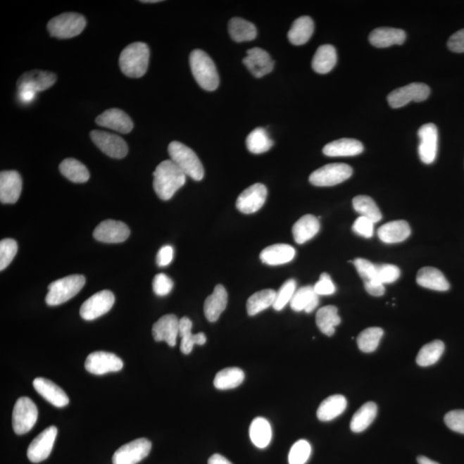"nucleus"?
<instances>
[{
    "label": "nucleus",
    "mask_w": 464,
    "mask_h": 464,
    "mask_svg": "<svg viewBox=\"0 0 464 464\" xmlns=\"http://www.w3.org/2000/svg\"><path fill=\"white\" fill-rule=\"evenodd\" d=\"M186 177L173 160L160 163L153 173L156 194L163 201L170 200L185 184Z\"/></svg>",
    "instance_id": "nucleus-1"
},
{
    "label": "nucleus",
    "mask_w": 464,
    "mask_h": 464,
    "mask_svg": "<svg viewBox=\"0 0 464 464\" xmlns=\"http://www.w3.org/2000/svg\"><path fill=\"white\" fill-rule=\"evenodd\" d=\"M150 50L144 42H134L123 49L119 58L120 68L125 75L139 79L145 75L149 65Z\"/></svg>",
    "instance_id": "nucleus-2"
},
{
    "label": "nucleus",
    "mask_w": 464,
    "mask_h": 464,
    "mask_svg": "<svg viewBox=\"0 0 464 464\" xmlns=\"http://www.w3.org/2000/svg\"><path fill=\"white\" fill-rule=\"evenodd\" d=\"M189 63L194 80L202 89L213 92L220 84V77L213 61L203 50L196 49L190 54Z\"/></svg>",
    "instance_id": "nucleus-3"
},
{
    "label": "nucleus",
    "mask_w": 464,
    "mask_h": 464,
    "mask_svg": "<svg viewBox=\"0 0 464 464\" xmlns=\"http://www.w3.org/2000/svg\"><path fill=\"white\" fill-rule=\"evenodd\" d=\"M170 160L179 167L187 177L194 181H201L204 177V168L200 158L191 148L179 142H171L168 148Z\"/></svg>",
    "instance_id": "nucleus-4"
},
{
    "label": "nucleus",
    "mask_w": 464,
    "mask_h": 464,
    "mask_svg": "<svg viewBox=\"0 0 464 464\" xmlns=\"http://www.w3.org/2000/svg\"><path fill=\"white\" fill-rule=\"evenodd\" d=\"M85 277L74 275L56 280L49 286V292L46 296V305L56 306L62 305L68 300L75 297L84 287Z\"/></svg>",
    "instance_id": "nucleus-5"
},
{
    "label": "nucleus",
    "mask_w": 464,
    "mask_h": 464,
    "mask_svg": "<svg viewBox=\"0 0 464 464\" xmlns=\"http://www.w3.org/2000/svg\"><path fill=\"white\" fill-rule=\"evenodd\" d=\"M87 26L84 15L66 13L57 15L48 23L50 36L58 39H69L79 36Z\"/></svg>",
    "instance_id": "nucleus-6"
},
{
    "label": "nucleus",
    "mask_w": 464,
    "mask_h": 464,
    "mask_svg": "<svg viewBox=\"0 0 464 464\" xmlns=\"http://www.w3.org/2000/svg\"><path fill=\"white\" fill-rule=\"evenodd\" d=\"M38 409L29 397H20L15 401L13 412V427L15 434L23 435L29 432L36 425Z\"/></svg>",
    "instance_id": "nucleus-7"
},
{
    "label": "nucleus",
    "mask_w": 464,
    "mask_h": 464,
    "mask_svg": "<svg viewBox=\"0 0 464 464\" xmlns=\"http://www.w3.org/2000/svg\"><path fill=\"white\" fill-rule=\"evenodd\" d=\"M353 175L352 167L346 163H330L319 168L310 175L309 181L317 187H331L348 180Z\"/></svg>",
    "instance_id": "nucleus-8"
},
{
    "label": "nucleus",
    "mask_w": 464,
    "mask_h": 464,
    "mask_svg": "<svg viewBox=\"0 0 464 464\" xmlns=\"http://www.w3.org/2000/svg\"><path fill=\"white\" fill-rule=\"evenodd\" d=\"M431 89L423 83H412L389 93L387 99L389 106L399 108L411 102H423L428 99Z\"/></svg>",
    "instance_id": "nucleus-9"
},
{
    "label": "nucleus",
    "mask_w": 464,
    "mask_h": 464,
    "mask_svg": "<svg viewBox=\"0 0 464 464\" xmlns=\"http://www.w3.org/2000/svg\"><path fill=\"white\" fill-rule=\"evenodd\" d=\"M151 442L147 439H138L124 444L112 458L113 464H137L150 454Z\"/></svg>",
    "instance_id": "nucleus-10"
},
{
    "label": "nucleus",
    "mask_w": 464,
    "mask_h": 464,
    "mask_svg": "<svg viewBox=\"0 0 464 464\" xmlns=\"http://www.w3.org/2000/svg\"><path fill=\"white\" fill-rule=\"evenodd\" d=\"M115 300V295L111 291L104 290L97 292L82 305L81 318L87 321H93L102 317L112 309Z\"/></svg>",
    "instance_id": "nucleus-11"
},
{
    "label": "nucleus",
    "mask_w": 464,
    "mask_h": 464,
    "mask_svg": "<svg viewBox=\"0 0 464 464\" xmlns=\"http://www.w3.org/2000/svg\"><path fill=\"white\" fill-rule=\"evenodd\" d=\"M91 138L95 145L108 157L120 159L127 155V144L118 135L94 130L91 132Z\"/></svg>",
    "instance_id": "nucleus-12"
},
{
    "label": "nucleus",
    "mask_w": 464,
    "mask_h": 464,
    "mask_svg": "<svg viewBox=\"0 0 464 464\" xmlns=\"http://www.w3.org/2000/svg\"><path fill=\"white\" fill-rule=\"evenodd\" d=\"M84 368L94 375H104L108 372H116L123 368V361L114 353L94 352L87 357Z\"/></svg>",
    "instance_id": "nucleus-13"
},
{
    "label": "nucleus",
    "mask_w": 464,
    "mask_h": 464,
    "mask_svg": "<svg viewBox=\"0 0 464 464\" xmlns=\"http://www.w3.org/2000/svg\"><path fill=\"white\" fill-rule=\"evenodd\" d=\"M58 434L56 427L51 426L42 431L36 439L30 443L27 451V457L34 463L44 461L49 457L53 450L54 441Z\"/></svg>",
    "instance_id": "nucleus-14"
},
{
    "label": "nucleus",
    "mask_w": 464,
    "mask_h": 464,
    "mask_svg": "<svg viewBox=\"0 0 464 464\" xmlns=\"http://www.w3.org/2000/svg\"><path fill=\"white\" fill-rule=\"evenodd\" d=\"M420 138L419 155L421 161L431 165L438 153L439 132L434 123L423 125L418 131Z\"/></svg>",
    "instance_id": "nucleus-15"
},
{
    "label": "nucleus",
    "mask_w": 464,
    "mask_h": 464,
    "mask_svg": "<svg viewBox=\"0 0 464 464\" xmlns=\"http://www.w3.org/2000/svg\"><path fill=\"white\" fill-rule=\"evenodd\" d=\"M57 80L56 74L51 72L33 70L22 74L17 82L18 91H26L35 93L44 92L51 88Z\"/></svg>",
    "instance_id": "nucleus-16"
},
{
    "label": "nucleus",
    "mask_w": 464,
    "mask_h": 464,
    "mask_svg": "<svg viewBox=\"0 0 464 464\" xmlns=\"http://www.w3.org/2000/svg\"><path fill=\"white\" fill-rule=\"evenodd\" d=\"M267 196L266 186L261 183H256L245 189L237 198V208L245 214L254 213L263 208L267 200Z\"/></svg>",
    "instance_id": "nucleus-17"
},
{
    "label": "nucleus",
    "mask_w": 464,
    "mask_h": 464,
    "mask_svg": "<svg viewBox=\"0 0 464 464\" xmlns=\"http://www.w3.org/2000/svg\"><path fill=\"white\" fill-rule=\"evenodd\" d=\"M93 236L102 243L120 244L130 237V230L123 222L108 220L96 226Z\"/></svg>",
    "instance_id": "nucleus-18"
},
{
    "label": "nucleus",
    "mask_w": 464,
    "mask_h": 464,
    "mask_svg": "<svg viewBox=\"0 0 464 464\" xmlns=\"http://www.w3.org/2000/svg\"><path fill=\"white\" fill-rule=\"evenodd\" d=\"M23 180L15 170L1 171L0 173V201L4 204H14L21 196Z\"/></svg>",
    "instance_id": "nucleus-19"
},
{
    "label": "nucleus",
    "mask_w": 464,
    "mask_h": 464,
    "mask_svg": "<svg viewBox=\"0 0 464 464\" xmlns=\"http://www.w3.org/2000/svg\"><path fill=\"white\" fill-rule=\"evenodd\" d=\"M96 123L120 134H128L134 128V123L130 116L119 108H109L104 111L96 117Z\"/></svg>",
    "instance_id": "nucleus-20"
},
{
    "label": "nucleus",
    "mask_w": 464,
    "mask_h": 464,
    "mask_svg": "<svg viewBox=\"0 0 464 464\" xmlns=\"http://www.w3.org/2000/svg\"><path fill=\"white\" fill-rule=\"evenodd\" d=\"M179 322L180 320L177 315L168 314L163 315L154 323L153 335L156 341H165L170 346L177 344L179 337Z\"/></svg>",
    "instance_id": "nucleus-21"
},
{
    "label": "nucleus",
    "mask_w": 464,
    "mask_h": 464,
    "mask_svg": "<svg viewBox=\"0 0 464 464\" xmlns=\"http://www.w3.org/2000/svg\"><path fill=\"white\" fill-rule=\"evenodd\" d=\"M244 64L256 77H263L274 69V61L269 54L260 48L249 49Z\"/></svg>",
    "instance_id": "nucleus-22"
},
{
    "label": "nucleus",
    "mask_w": 464,
    "mask_h": 464,
    "mask_svg": "<svg viewBox=\"0 0 464 464\" xmlns=\"http://www.w3.org/2000/svg\"><path fill=\"white\" fill-rule=\"evenodd\" d=\"M35 389L49 403L57 408H63L69 403V397L61 387L51 380L44 377H37L33 381Z\"/></svg>",
    "instance_id": "nucleus-23"
},
{
    "label": "nucleus",
    "mask_w": 464,
    "mask_h": 464,
    "mask_svg": "<svg viewBox=\"0 0 464 464\" xmlns=\"http://www.w3.org/2000/svg\"><path fill=\"white\" fill-rule=\"evenodd\" d=\"M369 41L376 48H389L393 45L403 44L406 41V33L403 30L382 27L372 31Z\"/></svg>",
    "instance_id": "nucleus-24"
},
{
    "label": "nucleus",
    "mask_w": 464,
    "mask_h": 464,
    "mask_svg": "<svg viewBox=\"0 0 464 464\" xmlns=\"http://www.w3.org/2000/svg\"><path fill=\"white\" fill-rule=\"evenodd\" d=\"M228 303V294L225 287L218 284L214 288L212 294L206 299L204 303V313L206 319L211 322L218 321Z\"/></svg>",
    "instance_id": "nucleus-25"
},
{
    "label": "nucleus",
    "mask_w": 464,
    "mask_h": 464,
    "mask_svg": "<svg viewBox=\"0 0 464 464\" xmlns=\"http://www.w3.org/2000/svg\"><path fill=\"white\" fill-rule=\"evenodd\" d=\"M295 249L289 244H278L271 245L261 251L260 259L269 266H278L290 263L294 259Z\"/></svg>",
    "instance_id": "nucleus-26"
},
{
    "label": "nucleus",
    "mask_w": 464,
    "mask_h": 464,
    "mask_svg": "<svg viewBox=\"0 0 464 464\" xmlns=\"http://www.w3.org/2000/svg\"><path fill=\"white\" fill-rule=\"evenodd\" d=\"M364 151V146L354 139L334 140L323 148L322 153L327 157H353Z\"/></svg>",
    "instance_id": "nucleus-27"
},
{
    "label": "nucleus",
    "mask_w": 464,
    "mask_h": 464,
    "mask_svg": "<svg viewBox=\"0 0 464 464\" xmlns=\"http://www.w3.org/2000/svg\"><path fill=\"white\" fill-rule=\"evenodd\" d=\"M411 234L410 226L407 221L396 220L381 226L377 231L378 237L385 244L401 243Z\"/></svg>",
    "instance_id": "nucleus-28"
},
{
    "label": "nucleus",
    "mask_w": 464,
    "mask_h": 464,
    "mask_svg": "<svg viewBox=\"0 0 464 464\" xmlns=\"http://www.w3.org/2000/svg\"><path fill=\"white\" fill-rule=\"evenodd\" d=\"M416 282L420 287L430 290L446 291L450 289V284L446 277L435 268H421L417 274Z\"/></svg>",
    "instance_id": "nucleus-29"
},
{
    "label": "nucleus",
    "mask_w": 464,
    "mask_h": 464,
    "mask_svg": "<svg viewBox=\"0 0 464 464\" xmlns=\"http://www.w3.org/2000/svg\"><path fill=\"white\" fill-rule=\"evenodd\" d=\"M193 323L188 318H182L179 322V337L182 338L181 351L183 354H189L196 345L202 346L206 342L204 333H192Z\"/></svg>",
    "instance_id": "nucleus-30"
},
{
    "label": "nucleus",
    "mask_w": 464,
    "mask_h": 464,
    "mask_svg": "<svg viewBox=\"0 0 464 464\" xmlns=\"http://www.w3.org/2000/svg\"><path fill=\"white\" fill-rule=\"evenodd\" d=\"M320 230L318 218L311 214L300 218L292 227V234L296 243L303 244L317 235Z\"/></svg>",
    "instance_id": "nucleus-31"
},
{
    "label": "nucleus",
    "mask_w": 464,
    "mask_h": 464,
    "mask_svg": "<svg viewBox=\"0 0 464 464\" xmlns=\"http://www.w3.org/2000/svg\"><path fill=\"white\" fill-rule=\"evenodd\" d=\"M337 62V53L334 46L330 44L320 46L312 60V68L319 74L332 71Z\"/></svg>",
    "instance_id": "nucleus-32"
},
{
    "label": "nucleus",
    "mask_w": 464,
    "mask_h": 464,
    "mask_svg": "<svg viewBox=\"0 0 464 464\" xmlns=\"http://www.w3.org/2000/svg\"><path fill=\"white\" fill-rule=\"evenodd\" d=\"M314 29L313 20L308 15H303L292 23L288 32V39L291 44L296 46L306 44L313 35Z\"/></svg>",
    "instance_id": "nucleus-33"
},
{
    "label": "nucleus",
    "mask_w": 464,
    "mask_h": 464,
    "mask_svg": "<svg viewBox=\"0 0 464 464\" xmlns=\"http://www.w3.org/2000/svg\"><path fill=\"white\" fill-rule=\"evenodd\" d=\"M319 303V296L315 294L314 287L311 286L303 287L295 291L292 297L290 306L296 312L306 311L311 313Z\"/></svg>",
    "instance_id": "nucleus-34"
},
{
    "label": "nucleus",
    "mask_w": 464,
    "mask_h": 464,
    "mask_svg": "<svg viewBox=\"0 0 464 464\" xmlns=\"http://www.w3.org/2000/svg\"><path fill=\"white\" fill-rule=\"evenodd\" d=\"M348 401L345 396L334 395L327 397L322 401L318 409L317 415L319 420L330 421L340 416L346 410Z\"/></svg>",
    "instance_id": "nucleus-35"
},
{
    "label": "nucleus",
    "mask_w": 464,
    "mask_h": 464,
    "mask_svg": "<svg viewBox=\"0 0 464 464\" xmlns=\"http://www.w3.org/2000/svg\"><path fill=\"white\" fill-rule=\"evenodd\" d=\"M315 322L318 329L327 337H332L335 327L340 325L341 320L338 315V309L334 306L321 308L315 315Z\"/></svg>",
    "instance_id": "nucleus-36"
},
{
    "label": "nucleus",
    "mask_w": 464,
    "mask_h": 464,
    "mask_svg": "<svg viewBox=\"0 0 464 464\" xmlns=\"http://www.w3.org/2000/svg\"><path fill=\"white\" fill-rule=\"evenodd\" d=\"M230 36L237 42L254 40L257 36V30L252 23L240 18H234L229 22Z\"/></svg>",
    "instance_id": "nucleus-37"
},
{
    "label": "nucleus",
    "mask_w": 464,
    "mask_h": 464,
    "mask_svg": "<svg viewBox=\"0 0 464 464\" xmlns=\"http://www.w3.org/2000/svg\"><path fill=\"white\" fill-rule=\"evenodd\" d=\"M249 436L256 447L263 449L271 442L272 428L268 420L257 417L249 427Z\"/></svg>",
    "instance_id": "nucleus-38"
},
{
    "label": "nucleus",
    "mask_w": 464,
    "mask_h": 464,
    "mask_svg": "<svg viewBox=\"0 0 464 464\" xmlns=\"http://www.w3.org/2000/svg\"><path fill=\"white\" fill-rule=\"evenodd\" d=\"M243 370L237 368H230L221 370L216 374L213 380L214 387L220 391L235 389L244 380Z\"/></svg>",
    "instance_id": "nucleus-39"
},
{
    "label": "nucleus",
    "mask_w": 464,
    "mask_h": 464,
    "mask_svg": "<svg viewBox=\"0 0 464 464\" xmlns=\"http://www.w3.org/2000/svg\"><path fill=\"white\" fill-rule=\"evenodd\" d=\"M377 413V406L375 403L369 401L354 413L351 420L350 428L353 432H361L368 429L375 420Z\"/></svg>",
    "instance_id": "nucleus-40"
},
{
    "label": "nucleus",
    "mask_w": 464,
    "mask_h": 464,
    "mask_svg": "<svg viewBox=\"0 0 464 464\" xmlns=\"http://www.w3.org/2000/svg\"><path fill=\"white\" fill-rule=\"evenodd\" d=\"M60 171L69 181L75 183L88 182L89 173L87 166L74 158H66L60 165Z\"/></svg>",
    "instance_id": "nucleus-41"
},
{
    "label": "nucleus",
    "mask_w": 464,
    "mask_h": 464,
    "mask_svg": "<svg viewBox=\"0 0 464 464\" xmlns=\"http://www.w3.org/2000/svg\"><path fill=\"white\" fill-rule=\"evenodd\" d=\"M277 291L272 289H266L256 292L247 302V312L249 315L253 317L259 314L260 312L268 309L274 306Z\"/></svg>",
    "instance_id": "nucleus-42"
},
{
    "label": "nucleus",
    "mask_w": 464,
    "mask_h": 464,
    "mask_svg": "<svg viewBox=\"0 0 464 464\" xmlns=\"http://www.w3.org/2000/svg\"><path fill=\"white\" fill-rule=\"evenodd\" d=\"M246 146L251 153L263 154L271 149V147L274 146V142L269 138L266 130L263 127H257L249 134Z\"/></svg>",
    "instance_id": "nucleus-43"
},
{
    "label": "nucleus",
    "mask_w": 464,
    "mask_h": 464,
    "mask_svg": "<svg viewBox=\"0 0 464 464\" xmlns=\"http://www.w3.org/2000/svg\"><path fill=\"white\" fill-rule=\"evenodd\" d=\"M444 351V344L441 341H434L425 345L420 350L416 358L417 364L422 368L434 365L439 360Z\"/></svg>",
    "instance_id": "nucleus-44"
},
{
    "label": "nucleus",
    "mask_w": 464,
    "mask_h": 464,
    "mask_svg": "<svg viewBox=\"0 0 464 464\" xmlns=\"http://www.w3.org/2000/svg\"><path fill=\"white\" fill-rule=\"evenodd\" d=\"M353 206L354 210L361 216L369 218L374 224L382 220V213L380 208L372 198L366 196H358L353 198Z\"/></svg>",
    "instance_id": "nucleus-45"
},
{
    "label": "nucleus",
    "mask_w": 464,
    "mask_h": 464,
    "mask_svg": "<svg viewBox=\"0 0 464 464\" xmlns=\"http://www.w3.org/2000/svg\"><path fill=\"white\" fill-rule=\"evenodd\" d=\"M383 335L384 330L381 327H368V329L362 331L357 338L358 349L366 353L374 352L380 345Z\"/></svg>",
    "instance_id": "nucleus-46"
},
{
    "label": "nucleus",
    "mask_w": 464,
    "mask_h": 464,
    "mask_svg": "<svg viewBox=\"0 0 464 464\" xmlns=\"http://www.w3.org/2000/svg\"><path fill=\"white\" fill-rule=\"evenodd\" d=\"M297 282L294 279L284 282L280 290L277 291L276 299L274 303V309L277 311H282L288 303L291 302L296 291Z\"/></svg>",
    "instance_id": "nucleus-47"
},
{
    "label": "nucleus",
    "mask_w": 464,
    "mask_h": 464,
    "mask_svg": "<svg viewBox=\"0 0 464 464\" xmlns=\"http://www.w3.org/2000/svg\"><path fill=\"white\" fill-rule=\"evenodd\" d=\"M311 453L310 443L306 440H299L292 446L288 460L290 464H305L309 459Z\"/></svg>",
    "instance_id": "nucleus-48"
},
{
    "label": "nucleus",
    "mask_w": 464,
    "mask_h": 464,
    "mask_svg": "<svg viewBox=\"0 0 464 464\" xmlns=\"http://www.w3.org/2000/svg\"><path fill=\"white\" fill-rule=\"evenodd\" d=\"M18 243L14 239H6L0 242V270L3 271L13 261L18 253Z\"/></svg>",
    "instance_id": "nucleus-49"
},
{
    "label": "nucleus",
    "mask_w": 464,
    "mask_h": 464,
    "mask_svg": "<svg viewBox=\"0 0 464 464\" xmlns=\"http://www.w3.org/2000/svg\"><path fill=\"white\" fill-rule=\"evenodd\" d=\"M353 263L364 283L378 282L376 264L363 258L354 259Z\"/></svg>",
    "instance_id": "nucleus-50"
},
{
    "label": "nucleus",
    "mask_w": 464,
    "mask_h": 464,
    "mask_svg": "<svg viewBox=\"0 0 464 464\" xmlns=\"http://www.w3.org/2000/svg\"><path fill=\"white\" fill-rule=\"evenodd\" d=\"M401 271L399 267L392 264L377 265V280L380 283L391 284L399 279Z\"/></svg>",
    "instance_id": "nucleus-51"
},
{
    "label": "nucleus",
    "mask_w": 464,
    "mask_h": 464,
    "mask_svg": "<svg viewBox=\"0 0 464 464\" xmlns=\"http://www.w3.org/2000/svg\"><path fill=\"white\" fill-rule=\"evenodd\" d=\"M174 283L173 280L165 274H158L154 277L153 282V291L156 295L163 297L173 291Z\"/></svg>",
    "instance_id": "nucleus-52"
},
{
    "label": "nucleus",
    "mask_w": 464,
    "mask_h": 464,
    "mask_svg": "<svg viewBox=\"0 0 464 464\" xmlns=\"http://www.w3.org/2000/svg\"><path fill=\"white\" fill-rule=\"evenodd\" d=\"M444 422L451 430L464 434V410H452L444 416Z\"/></svg>",
    "instance_id": "nucleus-53"
},
{
    "label": "nucleus",
    "mask_w": 464,
    "mask_h": 464,
    "mask_svg": "<svg viewBox=\"0 0 464 464\" xmlns=\"http://www.w3.org/2000/svg\"><path fill=\"white\" fill-rule=\"evenodd\" d=\"M313 287L315 294L318 296L332 295L337 291L331 277L327 272H323L320 276V280Z\"/></svg>",
    "instance_id": "nucleus-54"
},
{
    "label": "nucleus",
    "mask_w": 464,
    "mask_h": 464,
    "mask_svg": "<svg viewBox=\"0 0 464 464\" xmlns=\"http://www.w3.org/2000/svg\"><path fill=\"white\" fill-rule=\"evenodd\" d=\"M353 231L358 235L370 239L373 236L374 223L369 218L360 216L354 222Z\"/></svg>",
    "instance_id": "nucleus-55"
},
{
    "label": "nucleus",
    "mask_w": 464,
    "mask_h": 464,
    "mask_svg": "<svg viewBox=\"0 0 464 464\" xmlns=\"http://www.w3.org/2000/svg\"><path fill=\"white\" fill-rule=\"evenodd\" d=\"M448 48L454 53H464V29L452 35L447 42Z\"/></svg>",
    "instance_id": "nucleus-56"
},
{
    "label": "nucleus",
    "mask_w": 464,
    "mask_h": 464,
    "mask_svg": "<svg viewBox=\"0 0 464 464\" xmlns=\"http://www.w3.org/2000/svg\"><path fill=\"white\" fill-rule=\"evenodd\" d=\"M174 249L170 245H166L159 249L157 255V264L159 267H165L173 260Z\"/></svg>",
    "instance_id": "nucleus-57"
},
{
    "label": "nucleus",
    "mask_w": 464,
    "mask_h": 464,
    "mask_svg": "<svg viewBox=\"0 0 464 464\" xmlns=\"http://www.w3.org/2000/svg\"><path fill=\"white\" fill-rule=\"evenodd\" d=\"M365 288L366 291L370 295L374 296V297H381L385 292L384 284L380 282L365 283Z\"/></svg>",
    "instance_id": "nucleus-58"
},
{
    "label": "nucleus",
    "mask_w": 464,
    "mask_h": 464,
    "mask_svg": "<svg viewBox=\"0 0 464 464\" xmlns=\"http://www.w3.org/2000/svg\"><path fill=\"white\" fill-rule=\"evenodd\" d=\"M208 464H232L227 458L220 454H214L208 459Z\"/></svg>",
    "instance_id": "nucleus-59"
},
{
    "label": "nucleus",
    "mask_w": 464,
    "mask_h": 464,
    "mask_svg": "<svg viewBox=\"0 0 464 464\" xmlns=\"http://www.w3.org/2000/svg\"><path fill=\"white\" fill-rule=\"evenodd\" d=\"M417 462H418L419 464H439V463L432 461V460L429 459L427 457H423V456L418 457V458H417Z\"/></svg>",
    "instance_id": "nucleus-60"
},
{
    "label": "nucleus",
    "mask_w": 464,
    "mask_h": 464,
    "mask_svg": "<svg viewBox=\"0 0 464 464\" xmlns=\"http://www.w3.org/2000/svg\"><path fill=\"white\" fill-rule=\"evenodd\" d=\"M140 2L150 4V3H158L161 1H160V0H143V1H140Z\"/></svg>",
    "instance_id": "nucleus-61"
}]
</instances>
